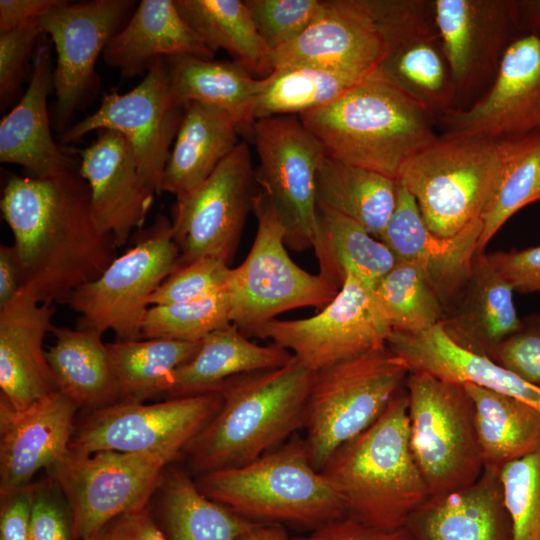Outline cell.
Listing matches in <instances>:
<instances>
[{
    "mask_svg": "<svg viewBox=\"0 0 540 540\" xmlns=\"http://www.w3.org/2000/svg\"><path fill=\"white\" fill-rule=\"evenodd\" d=\"M210 51L225 50L232 61L263 79L274 70L273 51L259 35L245 1L174 0Z\"/></svg>",
    "mask_w": 540,
    "mask_h": 540,
    "instance_id": "cell-37",
    "label": "cell"
},
{
    "mask_svg": "<svg viewBox=\"0 0 540 540\" xmlns=\"http://www.w3.org/2000/svg\"><path fill=\"white\" fill-rule=\"evenodd\" d=\"M52 484L31 485L30 540H75L71 512Z\"/></svg>",
    "mask_w": 540,
    "mask_h": 540,
    "instance_id": "cell-50",
    "label": "cell"
},
{
    "mask_svg": "<svg viewBox=\"0 0 540 540\" xmlns=\"http://www.w3.org/2000/svg\"><path fill=\"white\" fill-rule=\"evenodd\" d=\"M259 164L254 179L271 199L285 229V245L313 247L318 230L316 172L324 149L295 115L256 120L252 138Z\"/></svg>",
    "mask_w": 540,
    "mask_h": 540,
    "instance_id": "cell-13",
    "label": "cell"
},
{
    "mask_svg": "<svg viewBox=\"0 0 540 540\" xmlns=\"http://www.w3.org/2000/svg\"><path fill=\"white\" fill-rule=\"evenodd\" d=\"M487 257L514 292H540V246L497 251Z\"/></svg>",
    "mask_w": 540,
    "mask_h": 540,
    "instance_id": "cell-51",
    "label": "cell"
},
{
    "mask_svg": "<svg viewBox=\"0 0 540 540\" xmlns=\"http://www.w3.org/2000/svg\"><path fill=\"white\" fill-rule=\"evenodd\" d=\"M540 200V133L508 140L502 166L483 211L478 253L517 211Z\"/></svg>",
    "mask_w": 540,
    "mask_h": 540,
    "instance_id": "cell-42",
    "label": "cell"
},
{
    "mask_svg": "<svg viewBox=\"0 0 540 540\" xmlns=\"http://www.w3.org/2000/svg\"><path fill=\"white\" fill-rule=\"evenodd\" d=\"M257 231L245 260L231 268L227 289L231 324L246 337L276 316L301 307L324 308L339 290L321 275L299 267L288 255L285 229L269 196L253 197Z\"/></svg>",
    "mask_w": 540,
    "mask_h": 540,
    "instance_id": "cell-8",
    "label": "cell"
},
{
    "mask_svg": "<svg viewBox=\"0 0 540 540\" xmlns=\"http://www.w3.org/2000/svg\"><path fill=\"white\" fill-rule=\"evenodd\" d=\"M374 292L391 331L414 333L439 324V297L423 268L414 262L397 261Z\"/></svg>",
    "mask_w": 540,
    "mask_h": 540,
    "instance_id": "cell-43",
    "label": "cell"
},
{
    "mask_svg": "<svg viewBox=\"0 0 540 540\" xmlns=\"http://www.w3.org/2000/svg\"><path fill=\"white\" fill-rule=\"evenodd\" d=\"M434 9L456 109L462 108L489 88L505 50L520 36L515 0H434Z\"/></svg>",
    "mask_w": 540,
    "mask_h": 540,
    "instance_id": "cell-20",
    "label": "cell"
},
{
    "mask_svg": "<svg viewBox=\"0 0 540 540\" xmlns=\"http://www.w3.org/2000/svg\"><path fill=\"white\" fill-rule=\"evenodd\" d=\"M404 527L412 540H512L499 475L485 470L465 488L429 496Z\"/></svg>",
    "mask_w": 540,
    "mask_h": 540,
    "instance_id": "cell-28",
    "label": "cell"
},
{
    "mask_svg": "<svg viewBox=\"0 0 540 540\" xmlns=\"http://www.w3.org/2000/svg\"><path fill=\"white\" fill-rule=\"evenodd\" d=\"M64 2V0H1L0 33L37 19L47 10Z\"/></svg>",
    "mask_w": 540,
    "mask_h": 540,
    "instance_id": "cell-55",
    "label": "cell"
},
{
    "mask_svg": "<svg viewBox=\"0 0 540 540\" xmlns=\"http://www.w3.org/2000/svg\"><path fill=\"white\" fill-rule=\"evenodd\" d=\"M284 525L272 523H256L240 540H289Z\"/></svg>",
    "mask_w": 540,
    "mask_h": 540,
    "instance_id": "cell-58",
    "label": "cell"
},
{
    "mask_svg": "<svg viewBox=\"0 0 540 540\" xmlns=\"http://www.w3.org/2000/svg\"><path fill=\"white\" fill-rule=\"evenodd\" d=\"M32 486L1 501L0 540H30Z\"/></svg>",
    "mask_w": 540,
    "mask_h": 540,
    "instance_id": "cell-54",
    "label": "cell"
},
{
    "mask_svg": "<svg viewBox=\"0 0 540 540\" xmlns=\"http://www.w3.org/2000/svg\"><path fill=\"white\" fill-rule=\"evenodd\" d=\"M22 273L14 245L0 246V307L9 303L22 289Z\"/></svg>",
    "mask_w": 540,
    "mask_h": 540,
    "instance_id": "cell-56",
    "label": "cell"
},
{
    "mask_svg": "<svg viewBox=\"0 0 540 540\" xmlns=\"http://www.w3.org/2000/svg\"><path fill=\"white\" fill-rule=\"evenodd\" d=\"M183 113L184 106L176 104L170 94L165 58L159 59L132 90L106 94L94 113L57 134V140L69 144L99 129L121 133L133 149L141 176L156 194H161Z\"/></svg>",
    "mask_w": 540,
    "mask_h": 540,
    "instance_id": "cell-18",
    "label": "cell"
},
{
    "mask_svg": "<svg viewBox=\"0 0 540 540\" xmlns=\"http://www.w3.org/2000/svg\"><path fill=\"white\" fill-rule=\"evenodd\" d=\"M231 268L222 260L203 257L173 271L151 295L150 305L190 302L223 290Z\"/></svg>",
    "mask_w": 540,
    "mask_h": 540,
    "instance_id": "cell-47",
    "label": "cell"
},
{
    "mask_svg": "<svg viewBox=\"0 0 540 540\" xmlns=\"http://www.w3.org/2000/svg\"><path fill=\"white\" fill-rule=\"evenodd\" d=\"M214 54L179 13L174 0H142L132 16L106 45L104 62L124 78L146 75L159 59Z\"/></svg>",
    "mask_w": 540,
    "mask_h": 540,
    "instance_id": "cell-30",
    "label": "cell"
},
{
    "mask_svg": "<svg viewBox=\"0 0 540 540\" xmlns=\"http://www.w3.org/2000/svg\"><path fill=\"white\" fill-rule=\"evenodd\" d=\"M53 315V304L41 303L29 286L0 307V397L15 409L57 391L43 348Z\"/></svg>",
    "mask_w": 540,
    "mask_h": 540,
    "instance_id": "cell-24",
    "label": "cell"
},
{
    "mask_svg": "<svg viewBox=\"0 0 540 540\" xmlns=\"http://www.w3.org/2000/svg\"><path fill=\"white\" fill-rule=\"evenodd\" d=\"M512 540H540V448L499 473Z\"/></svg>",
    "mask_w": 540,
    "mask_h": 540,
    "instance_id": "cell-45",
    "label": "cell"
},
{
    "mask_svg": "<svg viewBox=\"0 0 540 540\" xmlns=\"http://www.w3.org/2000/svg\"><path fill=\"white\" fill-rule=\"evenodd\" d=\"M481 231L478 221L453 237L433 234L412 195L398 183L396 207L379 239L397 261L423 268L443 309L468 278Z\"/></svg>",
    "mask_w": 540,
    "mask_h": 540,
    "instance_id": "cell-25",
    "label": "cell"
},
{
    "mask_svg": "<svg viewBox=\"0 0 540 540\" xmlns=\"http://www.w3.org/2000/svg\"><path fill=\"white\" fill-rule=\"evenodd\" d=\"M409 373L387 345L313 373L303 440L318 471L339 446L378 419Z\"/></svg>",
    "mask_w": 540,
    "mask_h": 540,
    "instance_id": "cell-7",
    "label": "cell"
},
{
    "mask_svg": "<svg viewBox=\"0 0 540 540\" xmlns=\"http://www.w3.org/2000/svg\"><path fill=\"white\" fill-rule=\"evenodd\" d=\"M507 145L508 140L442 133L405 163L397 182L433 234L453 237L481 221Z\"/></svg>",
    "mask_w": 540,
    "mask_h": 540,
    "instance_id": "cell-6",
    "label": "cell"
},
{
    "mask_svg": "<svg viewBox=\"0 0 540 540\" xmlns=\"http://www.w3.org/2000/svg\"><path fill=\"white\" fill-rule=\"evenodd\" d=\"M238 136L223 111L196 101L186 103L165 167L162 192L179 197L198 187L239 144Z\"/></svg>",
    "mask_w": 540,
    "mask_h": 540,
    "instance_id": "cell-32",
    "label": "cell"
},
{
    "mask_svg": "<svg viewBox=\"0 0 540 540\" xmlns=\"http://www.w3.org/2000/svg\"><path fill=\"white\" fill-rule=\"evenodd\" d=\"M52 333L55 343L46 357L57 390L88 412L119 402L118 383L102 334L56 326Z\"/></svg>",
    "mask_w": 540,
    "mask_h": 540,
    "instance_id": "cell-34",
    "label": "cell"
},
{
    "mask_svg": "<svg viewBox=\"0 0 540 540\" xmlns=\"http://www.w3.org/2000/svg\"><path fill=\"white\" fill-rule=\"evenodd\" d=\"M201 342L149 338L108 343L120 401L168 396L174 372L196 354Z\"/></svg>",
    "mask_w": 540,
    "mask_h": 540,
    "instance_id": "cell-40",
    "label": "cell"
},
{
    "mask_svg": "<svg viewBox=\"0 0 540 540\" xmlns=\"http://www.w3.org/2000/svg\"><path fill=\"white\" fill-rule=\"evenodd\" d=\"M77 410L58 390L21 410L0 397L1 501L29 485L40 469H49L66 455Z\"/></svg>",
    "mask_w": 540,
    "mask_h": 540,
    "instance_id": "cell-23",
    "label": "cell"
},
{
    "mask_svg": "<svg viewBox=\"0 0 540 540\" xmlns=\"http://www.w3.org/2000/svg\"><path fill=\"white\" fill-rule=\"evenodd\" d=\"M90 540H167L149 507L116 517Z\"/></svg>",
    "mask_w": 540,
    "mask_h": 540,
    "instance_id": "cell-53",
    "label": "cell"
},
{
    "mask_svg": "<svg viewBox=\"0 0 540 540\" xmlns=\"http://www.w3.org/2000/svg\"><path fill=\"white\" fill-rule=\"evenodd\" d=\"M180 455L69 449L48 471L68 503L75 540H90L116 517L148 507L167 466Z\"/></svg>",
    "mask_w": 540,
    "mask_h": 540,
    "instance_id": "cell-11",
    "label": "cell"
},
{
    "mask_svg": "<svg viewBox=\"0 0 540 540\" xmlns=\"http://www.w3.org/2000/svg\"><path fill=\"white\" fill-rule=\"evenodd\" d=\"M165 63L176 104L213 106L232 120L239 135L252 138L259 79L234 61L179 55L165 58Z\"/></svg>",
    "mask_w": 540,
    "mask_h": 540,
    "instance_id": "cell-31",
    "label": "cell"
},
{
    "mask_svg": "<svg viewBox=\"0 0 540 540\" xmlns=\"http://www.w3.org/2000/svg\"><path fill=\"white\" fill-rule=\"evenodd\" d=\"M374 289L357 274L347 272L337 295L319 313L303 319H273L256 337L288 350L313 372L385 346L391 328Z\"/></svg>",
    "mask_w": 540,
    "mask_h": 540,
    "instance_id": "cell-15",
    "label": "cell"
},
{
    "mask_svg": "<svg viewBox=\"0 0 540 540\" xmlns=\"http://www.w3.org/2000/svg\"><path fill=\"white\" fill-rule=\"evenodd\" d=\"M222 404L223 397L217 391L153 404L119 401L88 412L75 426L69 449L88 454L98 451L182 454Z\"/></svg>",
    "mask_w": 540,
    "mask_h": 540,
    "instance_id": "cell-16",
    "label": "cell"
},
{
    "mask_svg": "<svg viewBox=\"0 0 540 540\" xmlns=\"http://www.w3.org/2000/svg\"><path fill=\"white\" fill-rule=\"evenodd\" d=\"M387 347L411 371L443 380L472 384L521 400L540 411V387L534 386L494 360L455 344L439 324L424 331H391Z\"/></svg>",
    "mask_w": 540,
    "mask_h": 540,
    "instance_id": "cell-29",
    "label": "cell"
},
{
    "mask_svg": "<svg viewBox=\"0 0 540 540\" xmlns=\"http://www.w3.org/2000/svg\"><path fill=\"white\" fill-rule=\"evenodd\" d=\"M408 405L404 385L378 419L339 446L319 470L345 516L382 531L404 528L429 497L411 450Z\"/></svg>",
    "mask_w": 540,
    "mask_h": 540,
    "instance_id": "cell-2",
    "label": "cell"
},
{
    "mask_svg": "<svg viewBox=\"0 0 540 540\" xmlns=\"http://www.w3.org/2000/svg\"><path fill=\"white\" fill-rule=\"evenodd\" d=\"M315 191L318 208L352 219L379 238L396 207L398 182L324 153Z\"/></svg>",
    "mask_w": 540,
    "mask_h": 540,
    "instance_id": "cell-36",
    "label": "cell"
},
{
    "mask_svg": "<svg viewBox=\"0 0 540 540\" xmlns=\"http://www.w3.org/2000/svg\"><path fill=\"white\" fill-rule=\"evenodd\" d=\"M253 178L250 151L242 141L203 183L176 197L171 225L180 253L177 269L203 257L230 265L253 207Z\"/></svg>",
    "mask_w": 540,
    "mask_h": 540,
    "instance_id": "cell-17",
    "label": "cell"
},
{
    "mask_svg": "<svg viewBox=\"0 0 540 540\" xmlns=\"http://www.w3.org/2000/svg\"><path fill=\"white\" fill-rule=\"evenodd\" d=\"M474 405V424L485 471L504 466L540 448V411L516 398L463 384Z\"/></svg>",
    "mask_w": 540,
    "mask_h": 540,
    "instance_id": "cell-35",
    "label": "cell"
},
{
    "mask_svg": "<svg viewBox=\"0 0 540 540\" xmlns=\"http://www.w3.org/2000/svg\"><path fill=\"white\" fill-rule=\"evenodd\" d=\"M384 44L374 74L426 108L436 120L456 96L434 0H369Z\"/></svg>",
    "mask_w": 540,
    "mask_h": 540,
    "instance_id": "cell-12",
    "label": "cell"
},
{
    "mask_svg": "<svg viewBox=\"0 0 540 540\" xmlns=\"http://www.w3.org/2000/svg\"><path fill=\"white\" fill-rule=\"evenodd\" d=\"M289 540H412L404 528L382 531L366 526L347 516L330 521L307 535L293 536Z\"/></svg>",
    "mask_w": 540,
    "mask_h": 540,
    "instance_id": "cell-52",
    "label": "cell"
},
{
    "mask_svg": "<svg viewBox=\"0 0 540 540\" xmlns=\"http://www.w3.org/2000/svg\"><path fill=\"white\" fill-rule=\"evenodd\" d=\"M229 325L231 302L226 286L202 299L153 305L143 319L141 339L163 338L196 342Z\"/></svg>",
    "mask_w": 540,
    "mask_h": 540,
    "instance_id": "cell-44",
    "label": "cell"
},
{
    "mask_svg": "<svg viewBox=\"0 0 540 540\" xmlns=\"http://www.w3.org/2000/svg\"><path fill=\"white\" fill-rule=\"evenodd\" d=\"M48 38H39L26 92L0 122V161L20 165L28 177L45 178L78 168L54 141L47 97L54 90Z\"/></svg>",
    "mask_w": 540,
    "mask_h": 540,
    "instance_id": "cell-26",
    "label": "cell"
},
{
    "mask_svg": "<svg viewBox=\"0 0 540 540\" xmlns=\"http://www.w3.org/2000/svg\"><path fill=\"white\" fill-rule=\"evenodd\" d=\"M515 12L520 35L540 37V0H515Z\"/></svg>",
    "mask_w": 540,
    "mask_h": 540,
    "instance_id": "cell-57",
    "label": "cell"
},
{
    "mask_svg": "<svg viewBox=\"0 0 540 540\" xmlns=\"http://www.w3.org/2000/svg\"><path fill=\"white\" fill-rule=\"evenodd\" d=\"M492 360L540 387V314L522 318L518 329L498 346Z\"/></svg>",
    "mask_w": 540,
    "mask_h": 540,
    "instance_id": "cell-49",
    "label": "cell"
},
{
    "mask_svg": "<svg viewBox=\"0 0 540 540\" xmlns=\"http://www.w3.org/2000/svg\"><path fill=\"white\" fill-rule=\"evenodd\" d=\"M405 387L411 450L429 496L473 484L484 469L464 385L411 371Z\"/></svg>",
    "mask_w": 540,
    "mask_h": 540,
    "instance_id": "cell-9",
    "label": "cell"
},
{
    "mask_svg": "<svg viewBox=\"0 0 540 540\" xmlns=\"http://www.w3.org/2000/svg\"><path fill=\"white\" fill-rule=\"evenodd\" d=\"M292 359L288 350L274 343L258 345L231 324L207 335L196 354L176 369L168 396L213 392L231 377L279 368Z\"/></svg>",
    "mask_w": 540,
    "mask_h": 540,
    "instance_id": "cell-33",
    "label": "cell"
},
{
    "mask_svg": "<svg viewBox=\"0 0 540 540\" xmlns=\"http://www.w3.org/2000/svg\"><path fill=\"white\" fill-rule=\"evenodd\" d=\"M136 6L132 0L65 1L39 17L40 29L50 36L57 53L53 69L56 100L50 120L58 134L69 128L75 112L97 95L96 61Z\"/></svg>",
    "mask_w": 540,
    "mask_h": 540,
    "instance_id": "cell-14",
    "label": "cell"
},
{
    "mask_svg": "<svg viewBox=\"0 0 540 540\" xmlns=\"http://www.w3.org/2000/svg\"><path fill=\"white\" fill-rule=\"evenodd\" d=\"M254 25L275 51L294 41L317 17L322 0H245Z\"/></svg>",
    "mask_w": 540,
    "mask_h": 540,
    "instance_id": "cell-46",
    "label": "cell"
},
{
    "mask_svg": "<svg viewBox=\"0 0 540 540\" xmlns=\"http://www.w3.org/2000/svg\"><path fill=\"white\" fill-rule=\"evenodd\" d=\"M366 77L313 66L276 67L259 79L255 118L313 111L332 103Z\"/></svg>",
    "mask_w": 540,
    "mask_h": 540,
    "instance_id": "cell-41",
    "label": "cell"
},
{
    "mask_svg": "<svg viewBox=\"0 0 540 540\" xmlns=\"http://www.w3.org/2000/svg\"><path fill=\"white\" fill-rule=\"evenodd\" d=\"M38 19L27 21L0 33L1 109L14 103L21 94L25 68L34 47L43 34Z\"/></svg>",
    "mask_w": 540,
    "mask_h": 540,
    "instance_id": "cell-48",
    "label": "cell"
},
{
    "mask_svg": "<svg viewBox=\"0 0 540 540\" xmlns=\"http://www.w3.org/2000/svg\"><path fill=\"white\" fill-rule=\"evenodd\" d=\"M0 207L14 237L23 287H31L41 303H65L117 257L113 237L96 226L79 167L45 178L12 175Z\"/></svg>",
    "mask_w": 540,
    "mask_h": 540,
    "instance_id": "cell-1",
    "label": "cell"
},
{
    "mask_svg": "<svg viewBox=\"0 0 540 540\" xmlns=\"http://www.w3.org/2000/svg\"><path fill=\"white\" fill-rule=\"evenodd\" d=\"M318 230L313 249L319 275L338 290L347 272L376 285L395 266L397 260L389 248L361 224L332 211L318 208Z\"/></svg>",
    "mask_w": 540,
    "mask_h": 540,
    "instance_id": "cell-38",
    "label": "cell"
},
{
    "mask_svg": "<svg viewBox=\"0 0 540 540\" xmlns=\"http://www.w3.org/2000/svg\"><path fill=\"white\" fill-rule=\"evenodd\" d=\"M80 157L79 172L90 188L96 226L122 247L142 229L156 192L141 176L129 141L117 131L97 130Z\"/></svg>",
    "mask_w": 540,
    "mask_h": 540,
    "instance_id": "cell-22",
    "label": "cell"
},
{
    "mask_svg": "<svg viewBox=\"0 0 540 540\" xmlns=\"http://www.w3.org/2000/svg\"><path fill=\"white\" fill-rule=\"evenodd\" d=\"M158 488L167 540H240L256 524L205 496L183 470L166 469Z\"/></svg>",
    "mask_w": 540,
    "mask_h": 540,
    "instance_id": "cell-39",
    "label": "cell"
},
{
    "mask_svg": "<svg viewBox=\"0 0 540 540\" xmlns=\"http://www.w3.org/2000/svg\"><path fill=\"white\" fill-rule=\"evenodd\" d=\"M313 373L293 356L222 382V407L184 449L196 477L251 463L303 428Z\"/></svg>",
    "mask_w": 540,
    "mask_h": 540,
    "instance_id": "cell-3",
    "label": "cell"
},
{
    "mask_svg": "<svg viewBox=\"0 0 540 540\" xmlns=\"http://www.w3.org/2000/svg\"><path fill=\"white\" fill-rule=\"evenodd\" d=\"M383 52L369 0H322L305 32L273 51V64L274 69L302 65L369 76Z\"/></svg>",
    "mask_w": 540,
    "mask_h": 540,
    "instance_id": "cell-21",
    "label": "cell"
},
{
    "mask_svg": "<svg viewBox=\"0 0 540 540\" xmlns=\"http://www.w3.org/2000/svg\"><path fill=\"white\" fill-rule=\"evenodd\" d=\"M195 482L205 496L256 523L311 531L345 516L339 496L299 438L246 465L197 476Z\"/></svg>",
    "mask_w": 540,
    "mask_h": 540,
    "instance_id": "cell-5",
    "label": "cell"
},
{
    "mask_svg": "<svg viewBox=\"0 0 540 540\" xmlns=\"http://www.w3.org/2000/svg\"><path fill=\"white\" fill-rule=\"evenodd\" d=\"M513 293L487 254L476 253L468 278L443 307L439 325L458 346L492 359L520 325Z\"/></svg>",
    "mask_w": 540,
    "mask_h": 540,
    "instance_id": "cell-27",
    "label": "cell"
},
{
    "mask_svg": "<svg viewBox=\"0 0 540 540\" xmlns=\"http://www.w3.org/2000/svg\"><path fill=\"white\" fill-rule=\"evenodd\" d=\"M133 237L131 248L67 298L65 303L79 314L76 328L102 335L110 330L117 341L141 339L150 297L177 269L180 253L166 216L158 215L148 229L137 230Z\"/></svg>",
    "mask_w": 540,
    "mask_h": 540,
    "instance_id": "cell-10",
    "label": "cell"
},
{
    "mask_svg": "<svg viewBox=\"0 0 540 540\" xmlns=\"http://www.w3.org/2000/svg\"><path fill=\"white\" fill-rule=\"evenodd\" d=\"M298 117L328 156L395 181L405 163L438 137L436 118L374 72Z\"/></svg>",
    "mask_w": 540,
    "mask_h": 540,
    "instance_id": "cell-4",
    "label": "cell"
},
{
    "mask_svg": "<svg viewBox=\"0 0 540 540\" xmlns=\"http://www.w3.org/2000/svg\"><path fill=\"white\" fill-rule=\"evenodd\" d=\"M437 124L443 134L497 141L540 133V37L514 39L487 91L469 106L446 113Z\"/></svg>",
    "mask_w": 540,
    "mask_h": 540,
    "instance_id": "cell-19",
    "label": "cell"
}]
</instances>
